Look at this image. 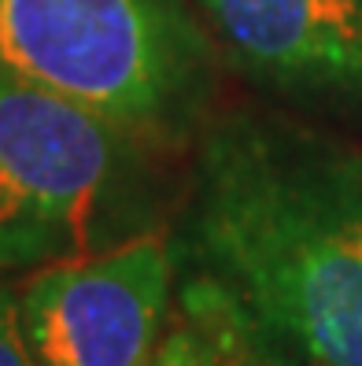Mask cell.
I'll list each match as a JSON object with an SVG mask.
<instances>
[{"instance_id":"8992f818","label":"cell","mask_w":362,"mask_h":366,"mask_svg":"<svg viewBox=\"0 0 362 366\" xmlns=\"http://www.w3.org/2000/svg\"><path fill=\"white\" fill-rule=\"evenodd\" d=\"M188 315H193L200 322V330L207 333L211 348L218 355V366H278L263 348L259 326H255L215 282H207L196 292H188Z\"/></svg>"},{"instance_id":"ba28073f","label":"cell","mask_w":362,"mask_h":366,"mask_svg":"<svg viewBox=\"0 0 362 366\" xmlns=\"http://www.w3.org/2000/svg\"><path fill=\"white\" fill-rule=\"evenodd\" d=\"M0 366H37L23 322V300L4 277H0Z\"/></svg>"},{"instance_id":"7a4b0ae2","label":"cell","mask_w":362,"mask_h":366,"mask_svg":"<svg viewBox=\"0 0 362 366\" xmlns=\"http://www.w3.org/2000/svg\"><path fill=\"white\" fill-rule=\"evenodd\" d=\"M207 45L185 0H0V78L156 134L203 89Z\"/></svg>"},{"instance_id":"3957f363","label":"cell","mask_w":362,"mask_h":366,"mask_svg":"<svg viewBox=\"0 0 362 366\" xmlns=\"http://www.w3.org/2000/svg\"><path fill=\"white\" fill-rule=\"evenodd\" d=\"M141 134L0 78V270H37L122 241Z\"/></svg>"},{"instance_id":"6da1fadb","label":"cell","mask_w":362,"mask_h":366,"mask_svg":"<svg viewBox=\"0 0 362 366\" xmlns=\"http://www.w3.org/2000/svg\"><path fill=\"white\" fill-rule=\"evenodd\" d=\"M196 244L215 285L311 366H362V152L233 115L203 141Z\"/></svg>"},{"instance_id":"52a82bcc","label":"cell","mask_w":362,"mask_h":366,"mask_svg":"<svg viewBox=\"0 0 362 366\" xmlns=\"http://www.w3.org/2000/svg\"><path fill=\"white\" fill-rule=\"evenodd\" d=\"M152 366H218V355L211 348L207 333L200 330V322L188 315L185 322L163 333Z\"/></svg>"},{"instance_id":"5b68a950","label":"cell","mask_w":362,"mask_h":366,"mask_svg":"<svg viewBox=\"0 0 362 366\" xmlns=\"http://www.w3.org/2000/svg\"><path fill=\"white\" fill-rule=\"evenodd\" d=\"M233 63L292 97L362 93V0H200Z\"/></svg>"},{"instance_id":"277c9868","label":"cell","mask_w":362,"mask_h":366,"mask_svg":"<svg viewBox=\"0 0 362 366\" xmlns=\"http://www.w3.org/2000/svg\"><path fill=\"white\" fill-rule=\"evenodd\" d=\"M170 277V248L156 229L37 267L19 289L37 366H152Z\"/></svg>"}]
</instances>
